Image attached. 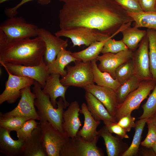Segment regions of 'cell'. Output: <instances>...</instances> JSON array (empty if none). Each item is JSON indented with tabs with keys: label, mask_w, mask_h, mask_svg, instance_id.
<instances>
[{
	"label": "cell",
	"mask_w": 156,
	"mask_h": 156,
	"mask_svg": "<svg viewBox=\"0 0 156 156\" xmlns=\"http://www.w3.org/2000/svg\"><path fill=\"white\" fill-rule=\"evenodd\" d=\"M97 61L94 60L91 61L94 82L97 85L109 88L115 91L120 84L109 73L101 71L96 64Z\"/></svg>",
	"instance_id": "cell-25"
},
{
	"label": "cell",
	"mask_w": 156,
	"mask_h": 156,
	"mask_svg": "<svg viewBox=\"0 0 156 156\" xmlns=\"http://www.w3.org/2000/svg\"><path fill=\"white\" fill-rule=\"evenodd\" d=\"M0 63L6 70L13 75L33 79L40 84L42 89L50 74L48 66L44 60L39 65L32 66L2 62Z\"/></svg>",
	"instance_id": "cell-9"
},
{
	"label": "cell",
	"mask_w": 156,
	"mask_h": 156,
	"mask_svg": "<svg viewBox=\"0 0 156 156\" xmlns=\"http://www.w3.org/2000/svg\"><path fill=\"white\" fill-rule=\"evenodd\" d=\"M152 148L156 156V143L153 146Z\"/></svg>",
	"instance_id": "cell-45"
},
{
	"label": "cell",
	"mask_w": 156,
	"mask_h": 156,
	"mask_svg": "<svg viewBox=\"0 0 156 156\" xmlns=\"http://www.w3.org/2000/svg\"><path fill=\"white\" fill-rule=\"evenodd\" d=\"M79 113L83 115L84 122L83 127L79 131L77 135L87 141H92L99 136L97 128L101 122L94 118L85 103L81 104Z\"/></svg>",
	"instance_id": "cell-19"
},
{
	"label": "cell",
	"mask_w": 156,
	"mask_h": 156,
	"mask_svg": "<svg viewBox=\"0 0 156 156\" xmlns=\"http://www.w3.org/2000/svg\"><path fill=\"white\" fill-rule=\"evenodd\" d=\"M99 135L104 141L108 156H122L129 148L128 144L120 137H114L107 129L105 126L99 131Z\"/></svg>",
	"instance_id": "cell-20"
},
{
	"label": "cell",
	"mask_w": 156,
	"mask_h": 156,
	"mask_svg": "<svg viewBox=\"0 0 156 156\" xmlns=\"http://www.w3.org/2000/svg\"><path fill=\"white\" fill-rule=\"evenodd\" d=\"M60 76L59 74H50L42 89L44 93L49 95L51 102L55 108H57L56 99L58 97L62 98L66 107L69 105L65 97L66 92L69 87L64 86L61 83L60 79Z\"/></svg>",
	"instance_id": "cell-18"
},
{
	"label": "cell",
	"mask_w": 156,
	"mask_h": 156,
	"mask_svg": "<svg viewBox=\"0 0 156 156\" xmlns=\"http://www.w3.org/2000/svg\"><path fill=\"white\" fill-rule=\"evenodd\" d=\"M138 1L143 12H155L156 0H138Z\"/></svg>",
	"instance_id": "cell-42"
},
{
	"label": "cell",
	"mask_w": 156,
	"mask_h": 156,
	"mask_svg": "<svg viewBox=\"0 0 156 156\" xmlns=\"http://www.w3.org/2000/svg\"><path fill=\"white\" fill-rule=\"evenodd\" d=\"M135 118L131 116V114H128L121 117L117 122L127 132H129L131 128H135Z\"/></svg>",
	"instance_id": "cell-40"
},
{
	"label": "cell",
	"mask_w": 156,
	"mask_h": 156,
	"mask_svg": "<svg viewBox=\"0 0 156 156\" xmlns=\"http://www.w3.org/2000/svg\"><path fill=\"white\" fill-rule=\"evenodd\" d=\"M155 12H156V8H155Z\"/></svg>",
	"instance_id": "cell-48"
},
{
	"label": "cell",
	"mask_w": 156,
	"mask_h": 156,
	"mask_svg": "<svg viewBox=\"0 0 156 156\" xmlns=\"http://www.w3.org/2000/svg\"><path fill=\"white\" fill-rule=\"evenodd\" d=\"M135 75V67L132 58L116 68L115 71V79L121 84Z\"/></svg>",
	"instance_id": "cell-32"
},
{
	"label": "cell",
	"mask_w": 156,
	"mask_h": 156,
	"mask_svg": "<svg viewBox=\"0 0 156 156\" xmlns=\"http://www.w3.org/2000/svg\"><path fill=\"white\" fill-rule=\"evenodd\" d=\"M105 126L109 132L116 134L122 139L129 138L127 132L123 128L117 123V122L110 123L105 125Z\"/></svg>",
	"instance_id": "cell-41"
},
{
	"label": "cell",
	"mask_w": 156,
	"mask_h": 156,
	"mask_svg": "<svg viewBox=\"0 0 156 156\" xmlns=\"http://www.w3.org/2000/svg\"><path fill=\"white\" fill-rule=\"evenodd\" d=\"M127 12L135 22L134 26L156 29V12Z\"/></svg>",
	"instance_id": "cell-28"
},
{
	"label": "cell",
	"mask_w": 156,
	"mask_h": 156,
	"mask_svg": "<svg viewBox=\"0 0 156 156\" xmlns=\"http://www.w3.org/2000/svg\"><path fill=\"white\" fill-rule=\"evenodd\" d=\"M84 89L99 100L114 118L116 109L118 104L115 90L94 83L86 86Z\"/></svg>",
	"instance_id": "cell-17"
},
{
	"label": "cell",
	"mask_w": 156,
	"mask_h": 156,
	"mask_svg": "<svg viewBox=\"0 0 156 156\" xmlns=\"http://www.w3.org/2000/svg\"><path fill=\"white\" fill-rule=\"evenodd\" d=\"M9 0H0V3H1L4 2Z\"/></svg>",
	"instance_id": "cell-46"
},
{
	"label": "cell",
	"mask_w": 156,
	"mask_h": 156,
	"mask_svg": "<svg viewBox=\"0 0 156 156\" xmlns=\"http://www.w3.org/2000/svg\"><path fill=\"white\" fill-rule=\"evenodd\" d=\"M85 98L89 111L97 120H102L105 125L116 122L103 105L91 93L86 92Z\"/></svg>",
	"instance_id": "cell-23"
},
{
	"label": "cell",
	"mask_w": 156,
	"mask_h": 156,
	"mask_svg": "<svg viewBox=\"0 0 156 156\" xmlns=\"http://www.w3.org/2000/svg\"><path fill=\"white\" fill-rule=\"evenodd\" d=\"M28 120L24 118L18 116L0 118V127L6 129L10 132L14 131H16Z\"/></svg>",
	"instance_id": "cell-33"
},
{
	"label": "cell",
	"mask_w": 156,
	"mask_h": 156,
	"mask_svg": "<svg viewBox=\"0 0 156 156\" xmlns=\"http://www.w3.org/2000/svg\"><path fill=\"white\" fill-rule=\"evenodd\" d=\"M149 68L153 79L156 80V29H148Z\"/></svg>",
	"instance_id": "cell-31"
},
{
	"label": "cell",
	"mask_w": 156,
	"mask_h": 156,
	"mask_svg": "<svg viewBox=\"0 0 156 156\" xmlns=\"http://www.w3.org/2000/svg\"><path fill=\"white\" fill-rule=\"evenodd\" d=\"M141 81L135 75L120 85L115 91L118 104L122 103L129 94L138 88Z\"/></svg>",
	"instance_id": "cell-30"
},
{
	"label": "cell",
	"mask_w": 156,
	"mask_h": 156,
	"mask_svg": "<svg viewBox=\"0 0 156 156\" xmlns=\"http://www.w3.org/2000/svg\"><path fill=\"white\" fill-rule=\"evenodd\" d=\"M32 87L33 92L36 96L35 105L36 107L40 121L46 120L55 129L64 133L62 128L63 113L66 108L62 98L60 97L57 102V108L53 106L49 95L42 91L40 84L35 81Z\"/></svg>",
	"instance_id": "cell-3"
},
{
	"label": "cell",
	"mask_w": 156,
	"mask_h": 156,
	"mask_svg": "<svg viewBox=\"0 0 156 156\" xmlns=\"http://www.w3.org/2000/svg\"><path fill=\"white\" fill-rule=\"evenodd\" d=\"M74 66H66V74L60 79L64 86L84 88L94 83L91 62H84L78 60Z\"/></svg>",
	"instance_id": "cell-5"
},
{
	"label": "cell",
	"mask_w": 156,
	"mask_h": 156,
	"mask_svg": "<svg viewBox=\"0 0 156 156\" xmlns=\"http://www.w3.org/2000/svg\"><path fill=\"white\" fill-rule=\"evenodd\" d=\"M142 147V148L139 149L138 152V153H139L141 155L143 156H156L152 148Z\"/></svg>",
	"instance_id": "cell-43"
},
{
	"label": "cell",
	"mask_w": 156,
	"mask_h": 156,
	"mask_svg": "<svg viewBox=\"0 0 156 156\" xmlns=\"http://www.w3.org/2000/svg\"><path fill=\"white\" fill-rule=\"evenodd\" d=\"M10 133L0 127V151L7 156H21L25 140H13Z\"/></svg>",
	"instance_id": "cell-22"
},
{
	"label": "cell",
	"mask_w": 156,
	"mask_h": 156,
	"mask_svg": "<svg viewBox=\"0 0 156 156\" xmlns=\"http://www.w3.org/2000/svg\"><path fill=\"white\" fill-rule=\"evenodd\" d=\"M80 109L78 103L75 101L69 104L63 112L62 128L69 138L73 139L77 136L81 125L79 117Z\"/></svg>",
	"instance_id": "cell-16"
},
{
	"label": "cell",
	"mask_w": 156,
	"mask_h": 156,
	"mask_svg": "<svg viewBox=\"0 0 156 156\" xmlns=\"http://www.w3.org/2000/svg\"><path fill=\"white\" fill-rule=\"evenodd\" d=\"M42 142L47 156H60L61 151L69 138L46 120L40 121Z\"/></svg>",
	"instance_id": "cell-8"
},
{
	"label": "cell",
	"mask_w": 156,
	"mask_h": 156,
	"mask_svg": "<svg viewBox=\"0 0 156 156\" xmlns=\"http://www.w3.org/2000/svg\"><path fill=\"white\" fill-rule=\"evenodd\" d=\"M35 120L31 119L27 120L22 127L16 131L18 139L25 140L31 137L33 131L38 125V122Z\"/></svg>",
	"instance_id": "cell-37"
},
{
	"label": "cell",
	"mask_w": 156,
	"mask_h": 156,
	"mask_svg": "<svg viewBox=\"0 0 156 156\" xmlns=\"http://www.w3.org/2000/svg\"><path fill=\"white\" fill-rule=\"evenodd\" d=\"M156 83V80L154 79L141 81L138 88L129 94L122 103L118 104L114 117L116 122L138 109L142 102L153 90Z\"/></svg>",
	"instance_id": "cell-4"
},
{
	"label": "cell",
	"mask_w": 156,
	"mask_h": 156,
	"mask_svg": "<svg viewBox=\"0 0 156 156\" xmlns=\"http://www.w3.org/2000/svg\"><path fill=\"white\" fill-rule=\"evenodd\" d=\"M38 28L37 25L27 23L21 17L9 18L0 25V29L9 40L37 37Z\"/></svg>",
	"instance_id": "cell-6"
},
{
	"label": "cell",
	"mask_w": 156,
	"mask_h": 156,
	"mask_svg": "<svg viewBox=\"0 0 156 156\" xmlns=\"http://www.w3.org/2000/svg\"><path fill=\"white\" fill-rule=\"evenodd\" d=\"M110 37L105 40V42L101 52L103 54L107 53H117L129 49L122 40H116Z\"/></svg>",
	"instance_id": "cell-35"
},
{
	"label": "cell",
	"mask_w": 156,
	"mask_h": 156,
	"mask_svg": "<svg viewBox=\"0 0 156 156\" xmlns=\"http://www.w3.org/2000/svg\"><path fill=\"white\" fill-rule=\"evenodd\" d=\"M8 75L5 84V88L0 95V104L6 101L9 104L15 103L21 97V90L33 85L35 80L33 79L13 75L6 70Z\"/></svg>",
	"instance_id": "cell-11"
},
{
	"label": "cell",
	"mask_w": 156,
	"mask_h": 156,
	"mask_svg": "<svg viewBox=\"0 0 156 156\" xmlns=\"http://www.w3.org/2000/svg\"><path fill=\"white\" fill-rule=\"evenodd\" d=\"M98 33L91 29L80 27L69 29H61L55 33L56 36L65 37L70 38L73 47L80 46L82 45L89 46L97 41Z\"/></svg>",
	"instance_id": "cell-14"
},
{
	"label": "cell",
	"mask_w": 156,
	"mask_h": 156,
	"mask_svg": "<svg viewBox=\"0 0 156 156\" xmlns=\"http://www.w3.org/2000/svg\"><path fill=\"white\" fill-rule=\"evenodd\" d=\"M45 51V43L38 36L9 40L0 29V62L36 66L44 60Z\"/></svg>",
	"instance_id": "cell-2"
},
{
	"label": "cell",
	"mask_w": 156,
	"mask_h": 156,
	"mask_svg": "<svg viewBox=\"0 0 156 156\" xmlns=\"http://www.w3.org/2000/svg\"><path fill=\"white\" fill-rule=\"evenodd\" d=\"M133 58L135 75L141 81L153 79L150 70L149 41L147 35L141 41Z\"/></svg>",
	"instance_id": "cell-12"
},
{
	"label": "cell",
	"mask_w": 156,
	"mask_h": 156,
	"mask_svg": "<svg viewBox=\"0 0 156 156\" xmlns=\"http://www.w3.org/2000/svg\"><path fill=\"white\" fill-rule=\"evenodd\" d=\"M30 87L28 86L21 90V99L14 109L4 114L0 112V118L18 116L28 120L34 119L40 120V117L35 107L36 96L31 92Z\"/></svg>",
	"instance_id": "cell-10"
},
{
	"label": "cell",
	"mask_w": 156,
	"mask_h": 156,
	"mask_svg": "<svg viewBox=\"0 0 156 156\" xmlns=\"http://www.w3.org/2000/svg\"><path fill=\"white\" fill-rule=\"evenodd\" d=\"M58 0L64 2L65 3L70 0Z\"/></svg>",
	"instance_id": "cell-47"
},
{
	"label": "cell",
	"mask_w": 156,
	"mask_h": 156,
	"mask_svg": "<svg viewBox=\"0 0 156 156\" xmlns=\"http://www.w3.org/2000/svg\"><path fill=\"white\" fill-rule=\"evenodd\" d=\"M61 29L83 27L113 37L133 19L114 0H70L59 13Z\"/></svg>",
	"instance_id": "cell-1"
},
{
	"label": "cell",
	"mask_w": 156,
	"mask_h": 156,
	"mask_svg": "<svg viewBox=\"0 0 156 156\" xmlns=\"http://www.w3.org/2000/svg\"><path fill=\"white\" fill-rule=\"evenodd\" d=\"M127 12L139 13L143 12L138 0H114Z\"/></svg>",
	"instance_id": "cell-38"
},
{
	"label": "cell",
	"mask_w": 156,
	"mask_h": 156,
	"mask_svg": "<svg viewBox=\"0 0 156 156\" xmlns=\"http://www.w3.org/2000/svg\"><path fill=\"white\" fill-rule=\"evenodd\" d=\"M147 119H139L135 122V133L132 141L122 156H133L137 155L141 143L142 133Z\"/></svg>",
	"instance_id": "cell-29"
},
{
	"label": "cell",
	"mask_w": 156,
	"mask_h": 156,
	"mask_svg": "<svg viewBox=\"0 0 156 156\" xmlns=\"http://www.w3.org/2000/svg\"><path fill=\"white\" fill-rule=\"evenodd\" d=\"M99 136L88 142L80 136L73 139L69 138L62 147L60 156H103L101 149L97 146Z\"/></svg>",
	"instance_id": "cell-7"
},
{
	"label": "cell",
	"mask_w": 156,
	"mask_h": 156,
	"mask_svg": "<svg viewBox=\"0 0 156 156\" xmlns=\"http://www.w3.org/2000/svg\"><path fill=\"white\" fill-rule=\"evenodd\" d=\"M34 0H21V1L15 6L10 8H5L4 10L5 15L9 18L13 17L17 14V9L23 4ZM51 0H37L39 4L45 5L49 4Z\"/></svg>",
	"instance_id": "cell-39"
},
{
	"label": "cell",
	"mask_w": 156,
	"mask_h": 156,
	"mask_svg": "<svg viewBox=\"0 0 156 156\" xmlns=\"http://www.w3.org/2000/svg\"><path fill=\"white\" fill-rule=\"evenodd\" d=\"M151 118H152L153 122L156 126V111L152 117Z\"/></svg>",
	"instance_id": "cell-44"
},
{
	"label": "cell",
	"mask_w": 156,
	"mask_h": 156,
	"mask_svg": "<svg viewBox=\"0 0 156 156\" xmlns=\"http://www.w3.org/2000/svg\"><path fill=\"white\" fill-rule=\"evenodd\" d=\"M134 26H128L120 32L123 35L122 39L128 48L133 51L138 47V44L147 35L146 31L141 30Z\"/></svg>",
	"instance_id": "cell-26"
},
{
	"label": "cell",
	"mask_w": 156,
	"mask_h": 156,
	"mask_svg": "<svg viewBox=\"0 0 156 156\" xmlns=\"http://www.w3.org/2000/svg\"><path fill=\"white\" fill-rule=\"evenodd\" d=\"M72 53L66 49L62 48L55 60L47 64L50 74H59L62 77L64 76L66 74L65 67L70 63L78 60L72 55Z\"/></svg>",
	"instance_id": "cell-24"
},
{
	"label": "cell",
	"mask_w": 156,
	"mask_h": 156,
	"mask_svg": "<svg viewBox=\"0 0 156 156\" xmlns=\"http://www.w3.org/2000/svg\"><path fill=\"white\" fill-rule=\"evenodd\" d=\"M37 34L45 44L44 59L47 64L55 60L62 49H66L68 45V39L64 40L44 28L38 27Z\"/></svg>",
	"instance_id": "cell-15"
},
{
	"label": "cell",
	"mask_w": 156,
	"mask_h": 156,
	"mask_svg": "<svg viewBox=\"0 0 156 156\" xmlns=\"http://www.w3.org/2000/svg\"><path fill=\"white\" fill-rule=\"evenodd\" d=\"M142 107L143 112L138 118L139 119L151 118L156 111V83L152 92L149 94L146 101Z\"/></svg>",
	"instance_id": "cell-34"
},
{
	"label": "cell",
	"mask_w": 156,
	"mask_h": 156,
	"mask_svg": "<svg viewBox=\"0 0 156 156\" xmlns=\"http://www.w3.org/2000/svg\"><path fill=\"white\" fill-rule=\"evenodd\" d=\"M146 123L147 125L148 132L146 137L141 143L142 146L152 148L156 143V126L151 118L147 119Z\"/></svg>",
	"instance_id": "cell-36"
},
{
	"label": "cell",
	"mask_w": 156,
	"mask_h": 156,
	"mask_svg": "<svg viewBox=\"0 0 156 156\" xmlns=\"http://www.w3.org/2000/svg\"><path fill=\"white\" fill-rule=\"evenodd\" d=\"M21 156H47L40 125L33 131L31 137L25 140Z\"/></svg>",
	"instance_id": "cell-21"
},
{
	"label": "cell",
	"mask_w": 156,
	"mask_h": 156,
	"mask_svg": "<svg viewBox=\"0 0 156 156\" xmlns=\"http://www.w3.org/2000/svg\"><path fill=\"white\" fill-rule=\"evenodd\" d=\"M134 52L128 49L114 53H107L99 56L97 60L100 62L98 66L101 71L109 73L115 79V71L116 68L123 63L133 58Z\"/></svg>",
	"instance_id": "cell-13"
},
{
	"label": "cell",
	"mask_w": 156,
	"mask_h": 156,
	"mask_svg": "<svg viewBox=\"0 0 156 156\" xmlns=\"http://www.w3.org/2000/svg\"><path fill=\"white\" fill-rule=\"evenodd\" d=\"M105 42V40L102 41H95L87 48L79 51L72 53L71 54L78 60L84 62L97 60L99 54L101 53Z\"/></svg>",
	"instance_id": "cell-27"
}]
</instances>
